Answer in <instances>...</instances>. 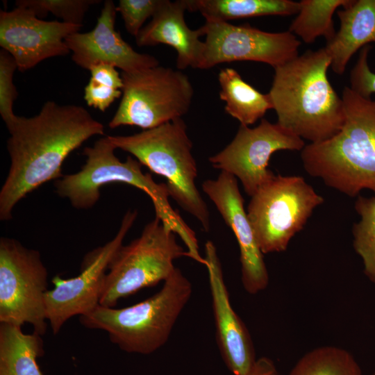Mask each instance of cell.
<instances>
[{
  "mask_svg": "<svg viewBox=\"0 0 375 375\" xmlns=\"http://www.w3.org/2000/svg\"><path fill=\"white\" fill-rule=\"evenodd\" d=\"M10 137L8 174L0 191V219L42 184L61 178L67 157L87 140L104 135V126L83 106L49 101L31 117L17 116L6 125Z\"/></svg>",
  "mask_w": 375,
  "mask_h": 375,
  "instance_id": "obj_1",
  "label": "cell"
},
{
  "mask_svg": "<svg viewBox=\"0 0 375 375\" xmlns=\"http://www.w3.org/2000/svg\"><path fill=\"white\" fill-rule=\"evenodd\" d=\"M330 65L324 47L308 50L274 68L268 92L277 123L310 144L333 138L344 123L342 97L328 78Z\"/></svg>",
  "mask_w": 375,
  "mask_h": 375,
  "instance_id": "obj_2",
  "label": "cell"
},
{
  "mask_svg": "<svg viewBox=\"0 0 375 375\" xmlns=\"http://www.w3.org/2000/svg\"><path fill=\"white\" fill-rule=\"evenodd\" d=\"M344 123L333 138L301 151L306 172L349 197L365 189L375 196V99L345 86L342 92Z\"/></svg>",
  "mask_w": 375,
  "mask_h": 375,
  "instance_id": "obj_3",
  "label": "cell"
},
{
  "mask_svg": "<svg viewBox=\"0 0 375 375\" xmlns=\"http://www.w3.org/2000/svg\"><path fill=\"white\" fill-rule=\"evenodd\" d=\"M116 149L108 136L85 147L82 153L86 157L85 164L80 171L57 179L56 192L76 209H89L99 201L103 185L117 182L131 185L149 197L156 217L181 238L190 253H197L199 247L196 235L171 206L167 184L158 183L150 174L143 173L142 165L136 158L128 156L121 161L115 153Z\"/></svg>",
  "mask_w": 375,
  "mask_h": 375,
  "instance_id": "obj_4",
  "label": "cell"
},
{
  "mask_svg": "<svg viewBox=\"0 0 375 375\" xmlns=\"http://www.w3.org/2000/svg\"><path fill=\"white\" fill-rule=\"evenodd\" d=\"M192 293V283L176 268L161 289L145 300L123 308L99 305L79 321L87 328L107 332L121 350L147 355L165 344Z\"/></svg>",
  "mask_w": 375,
  "mask_h": 375,
  "instance_id": "obj_5",
  "label": "cell"
},
{
  "mask_svg": "<svg viewBox=\"0 0 375 375\" xmlns=\"http://www.w3.org/2000/svg\"><path fill=\"white\" fill-rule=\"evenodd\" d=\"M108 137L117 149L131 153L142 165L165 177L169 197L209 231L210 213L195 184L197 166L182 118L133 135Z\"/></svg>",
  "mask_w": 375,
  "mask_h": 375,
  "instance_id": "obj_6",
  "label": "cell"
},
{
  "mask_svg": "<svg viewBox=\"0 0 375 375\" xmlns=\"http://www.w3.org/2000/svg\"><path fill=\"white\" fill-rule=\"evenodd\" d=\"M175 234L155 217L138 238L122 245L108 266L99 305L112 308L120 299L166 281L176 268L174 261L188 257Z\"/></svg>",
  "mask_w": 375,
  "mask_h": 375,
  "instance_id": "obj_7",
  "label": "cell"
},
{
  "mask_svg": "<svg viewBox=\"0 0 375 375\" xmlns=\"http://www.w3.org/2000/svg\"><path fill=\"white\" fill-rule=\"evenodd\" d=\"M251 197L247 214L263 254L286 250L324 202L299 176L274 175Z\"/></svg>",
  "mask_w": 375,
  "mask_h": 375,
  "instance_id": "obj_8",
  "label": "cell"
},
{
  "mask_svg": "<svg viewBox=\"0 0 375 375\" xmlns=\"http://www.w3.org/2000/svg\"><path fill=\"white\" fill-rule=\"evenodd\" d=\"M122 96L108 126H135L151 129L182 118L194 96L187 74L160 65L133 72H122Z\"/></svg>",
  "mask_w": 375,
  "mask_h": 375,
  "instance_id": "obj_9",
  "label": "cell"
},
{
  "mask_svg": "<svg viewBox=\"0 0 375 375\" xmlns=\"http://www.w3.org/2000/svg\"><path fill=\"white\" fill-rule=\"evenodd\" d=\"M48 272L38 251L10 238H0V323L46 333Z\"/></svg>",
  "mask_w": 375,
  "mask_h": 375,
  "instance_id": "obj_10",
  "label": "cell"
},
{
  "mask_svg": "<svg viewBox=\"0 0 375 375\" xmlns=\"http://www.w3.org/2000/svg\"><path fill=\"white\" fill-rule=\"evenodd\" d=\"M137 216L136 210L126 212L116 235L85 256L78 276L53 277L54 288L45 294L47 319L53 334L59 333L69 319L88 314L99 305L108 266Z\"/></svg>",
  "mask_w": 375,
  "mask_h": 375,
  "instance_id": "obj_11",
  "label": "cell"
},
{
  "mask_svg": "<svg viewBox=\"0 0 375 375\" xmlns=\"http://www.w3.org/2000/svg\"><path fill=\"white\" fill-rule=\"evenodd\" d=\"M201 28L206 40L200 69L233 61L260 62L274 69L299 56L301 42L289 31L272 33L249 24L212 20Z\"/></svg>",
  "mask_w": 375,
  "mask_h": 375,
  "instance_id": "obj_12",
  "label": "cell"
},
{
  "mask_svg": "<svg viewBox=\"0 0 375 375\" xmlns=\"http://www.w3.org/2000/svg\"><path fill=\"white\" fill-rule=\"evenodd\" d=\"M305 146L304 140L290 131L262 119L254 128L240 125L233 140L208 160L213 167L238 178L252 197L274 176L267 169L274 153L301 151Z\"/></svg>",
  "mask_w": 375,
  "mask_h": 375,
  "instance_id": "obj_13",
  "label": "cell"
},
{
  "mask_svg": "<svg viewBox=\"0 0 375 375\" xmlns=\"http://www.w3.org/2000/svg\"><path fill=\"white\" fill-rule=\"evenodd\" d=\"M81 27L43 20L31 10L16 6L0 12V46L14 58L17 69L25 72L44 60L68 54L65 40Z\"/></svg>",
  "mask_w": 375,
  "mask_h": 375,
  "instance_id": "obj_14",
  "label": "cell"
},
{
  "mask_svg": "<svg viewBox=\"0 0 375 375\" xmlns=\"http://www.w3.org/2000/svg\"><path fill=\"white\" fill-rule=\"evenodd\" d=\"M201 188L236 238L244 289L250 294L264 290L269 283V274L263 253L244 208V199L236 178L221 172L216 179L203 181Z\"/></svg>",
  "mask_w": 375,
  "mask_h": 375,
  "instance_id": "obj_15",
  "label": "cell"
},
{
  "mask_svg": "<svg viewBox=\"0 0 375 375\" xmlns=\"http://www.w3.org/2000/svg\"><path fill=\"white\" fill-rule=\"evenodd\" d=\"M216 340L226 367L234 375H248L256 362L250 333L233 310L217 249L211 241L205 244Z\"/></svg>",
  "mask_w": 375,
  "mask_h": 375,
  "instance_id": "obj_16",
  "label": "cell"
},
{
  "mask_svg": "<svg viewBox=\"0 0 375 375\" xmlns=\"http://www.w3.org/2000/svg\"><path fill=\"white\" fill-rule=\"evenodd\" d=\"M116 6L106 0L94 28L86 33L69 35L65 42L72 60L89 70L99 65H109L122 72H133L159 65L153 56L135 51L115 29Z\"/></svg>",
  "mask_w": 375,
  "mask_h": 375,
  "instance_id": "obj_17",
  "label": "cell"
},
{
  "mask_svg": "<svg viewBox=\"0 0 375 375\" xmlns=\"http://www.w3.org/2000/svg\"><path fill=\"white\" fill-rule=\"evenodd\" d=\"M185 0L171 1L162 0L157 12L147 25L135 38L140 47L164 44L174 48L177 53L176 67L200 69L204 43L201 27L192 30L185 23Z\"/></svg>",
  "mask_w": 375,
  "mask_h": 375,
  "instance_id": "obj_18",
  "label": "cell"
},
{
  "mask_svg": "<svg viewBox=\"0 0 375 375\" xmlns=\"http://www.w3.org/2000/svg\"><path fill=\"white\" fill-rule=\"evenodd\" d=\"M337 11L340 26L324 49L331 69L342 75L352 56L369 43L375 42V0H353Z\"/></svg>",
  "mask_w": 375,
  "mask_h": 375,
  "instance_id": "obj_19",
  "label": "cell"
},
{
  "mask_svg": "<svg viewBox=\"0 0 375 375\" xmlns=\"http://www.w3.org/2000/svg\"><path fill=\"white\" fill-rule=\"evenodd\" d=\"M42 335L0 323V375H43L37 362L44 354Z\"/></svg>",
  "mask_w": 375,
  "mask_h": 375,
  "instance_id": "obj_20",
  "label": "cell"
},
{
  "mask_svg": "<svg viewBox=\"0 0 375 375\" xmlns=\"http://www.w3.org/2000/svg\"><path fill=\"white\" fill-rule=\"evenodd\" d=\"M219 98L226 103L225 110L240 125L255 124L267 111L273 109L269 94H262L244 81L234 69L226 67L218 74Z\"/></svg>",
  "mask_w": 375,
  "mask_h": 375,
  "instance_id": "obj_21",
  "label": "cell"
},
{
  "mask_svg": "<svg viewBox=\"0 0 375 375\" xmlns=\"http://www.w3.org/2000/svg\"><path fill=\"white\" fill-rule=\"evenodd\" d=\"M187 10L206 20L228 22L247 17L297 14L300 2L291 0H185Z\"/></svg>",
  "mask_w": 375,
  "mask_h": 375,
  "instance_id": "obj_22",
  "label": "cell"
},
{
  "mask_svg": "<svg viewBox=\"0 0 375 375\" xmlns=\"http://www.w3.org/2000/svg\"><path fill=\"white\" fill-rule=\"evenodd\" d=\"M353 0H301L297 15L288 31L306 44H312L319 37L330 42L336 33L333 16L339 8H345Z\"/></svg>",
  "mask_w": 375,
  "mask_h": 375,
  "instance_id": "obj_23",
  "label": "cell"
},
{
  "mask_svg": "<svg viewBox=\"0 0 375 375\" xmlns=\"http://www.w3.org/2000/svg\"><path fill=\"white\" fill-rule=\"evenodd\" d=\"M289 375H362L353 355L346 349L324 346L303 355Z\"/></svg>",
  "mask_w": 375,
  "mask_h": 375,
  "instance_id": "obj_24",
  "label": "cell"
},
{
  "mask_svg": "<svg viewBox=\"0 0 375 375\" xmlns=\"http://www.w3.org/2000/svg\"><path fill=\"white\" fill-rule=\"evenodd\" d=\"M360 220L353 226V245L361 257L364 273L375 283V196H358L355 202Z\"/></svg>",
  "mask_w": 375,
  "mask_h": 375,
  "instance_id": "obj_25",
  "label": "cell"
},
{
  "mask_svg": "<svg viewBox=\"0 0 375 375\" xmlns=\"http://www.w3.org/2000/svg\"><path fill=\"white\" fill-rule=\"evenodd\" d=\"M90 78L84 89V99L88 106L102 112L122 96L123 80L113 66L99 65L90 69Z\"/></svg>",
  "mask_w": 375,
  "mask_h": 375,
  "instance_id": "obj_26",
  "label": "cell"
},
{
  "mask_svg": "<svg viewBox=\"0 0 375 375\" xmlns=\"http://www.w3.org/2000/svg\"><path fill=\"white\" fill-rule=\"evenodd\" d=\"M98 0H17V7L31 10L38 17H45L49 12L62 19L63 22L82 25L89 8Z\"/></svg>",
  "mask_w": 375,
  "mask_h": 375,
  "instance_id": "obj_27",
  "label": "cell"
},
{
  "mask_svg": "<svg viewBox=\"0 0 375 375\" xmlns=\"http://www.w3.org/2000/svg\"><path fill=\"white\" fill-rule=\"evenodd\" d=\"M17 69L12 56L3 49L0 51V115L6 126L14 121L17 115L13 112V105L17 91L13 83V76Z\"/></svg>",
  "mask_w": 375,
  "mask_h": 375,
  "instance_id": "obj_28",
  "label": "cell"
},
{
  "mask_svg": "<svg viewBox=\"0 0 375 375\" xmlns=\"http://www.w3.org/2000/svg\"><path fill=\"white\" fill-rule=\"evenodd\" d=\"M161 3L162 0H119L116 10L121 14L127 32L136 38L144 23L153 17Z\"/></svg>",
  "mask_w": 375,
  "mask_h": 375,
  "instance_id": "obj_29",
  "label": "cell"
},
{
  "mask_svg": "<svg viewBox=\"0 0 375 375\" xmlns=\"http://www.w3.org/2000/svg\"><path fill=\"white\" fill-rule=\"evenodd\" d=\"M370 50L369 44L360 49L349 74L350 89L365 99H371L372 94H375V73L370 69L368 62Z\"/></svg>",
  "mask_w": 375,
  "mask_h": 375,
  "instance_id": "obj_30",
  "label": "cell"
},
{
  "mask_svg": "<svg viewBox=\"0 0 375 375\" xmlns=\"http://www.w3.org/2000/svg\"><path fill=\"white\" fill-rule=\"evenodd\" d=\"M248 375H279L274 362L267 357L258 359Z\"/></svg>",
  "mask_w": 375,
  "mask_h": 375,
  "instance_id": "obj_31",
  "label": "cell"
},
{
  "mask_svg": "<svg viewBox=\"0 0 375 375\" xmlns=\"http://www.w3.org/2000/svg\"><path fill=\"white\" fill-rule=\"evenodd\" d=\"M373 375H375V372H374Z\"/></svg>",
  "mask_w": 375,
  "mask_h": 375,
  "instance_id": "obj_32",
  "label": "cell"
}]
</instances>
